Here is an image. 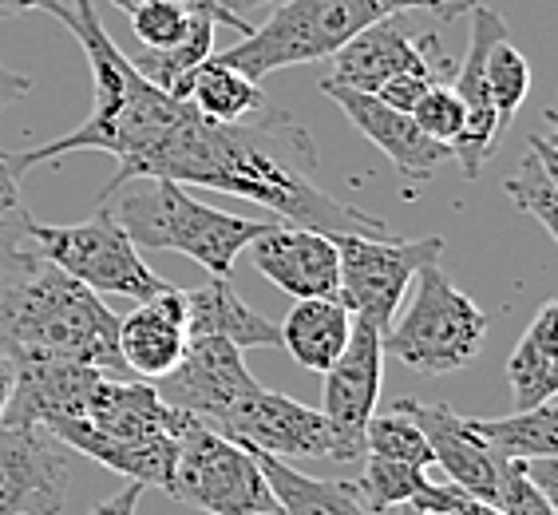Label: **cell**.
<instances>
[{"instance_id": "22", "label": "cell", "mask_w": 558, "mask_h": 515, "mask_svg": "<svg viewBox=\"0 0 558 515\" xmlns=\"http://www.w3.org/2000/svg\"><path fill=\"white\" fill-rule=\"evenodd\" d=\"M186 298V333H210L238 345L242 354L258 345H278V325L266 322L258 310H250L230 278H210L206 286L183 290Z\"/></svg>"}, {"instance_id": "23", "label": "cell", "mask_w": 558, "mask_h": 515, "mask_svg": "<svg viewBox=\"0 0 558 515\" xmlns=\"http://www.w3.org/2000/svg\"><path fill=\"white\" fill-rule=\"evenodd\" d=\"M353 333V313L344 310L337 298H305L298 301L278 330L281 342L290 349V357L310 373H329L333 361L344 354Z\"/></svg>"}, {"instance_id": "5", "label": "cell", "mask_w": 558, "mask_h": 515, "mask_svg": "<svg viewBox=\"0 0 558 515\" xmlns=\"http://www.w3.org/2000/svg\"><path fill=\"white\" fill-rule=\"evenodd\" d=\"M108 203H116L111 215L140 250H179L210 278H230L238 254L274 226L215 211L171 179H131Z\"/></svg>"}, {"instance_id": "46", "label": "cell", "mask_w": 558, "mask_h": 515, "mask_svg": "<svg viewBox=\"0 0 558 515\" xmlns=\"http://www.w3.org/2000/svg\"><path fill=\"white\" fill-rule=\"evenodd\" d=\"M400 515H420V512H416V507H409V504H404V507H400Z\"/></svg>"}, {"instance_id": "7", "label": "cell", "mask_w": 558, "mask_h": 515, "mask_svg": "<svg viewBox=\"0 0 558 515\" xmlns=\"http://www.w3.org/2000/svg\"><path fill=\"white\" fill-rule=\"evenodd\" d=\"M33 238L40 254L60 266L68 278L84 282L87 290L116 294L128 301H150L174 290L171 282L147 266L143 250L128 238V230L111 215V206H99L84 223H33Z\"/></svg>"}, {"instance_id": "34", "label": "cell", "mask_w": 558, "mask_h": 515, "mask_svg": "<svg viewBox=\"0 0 558 515\" xmlns=\"http://www.w3.org/2000/svg\"><path fill=\"white\" fill-rule=\"evenodd\" d=\"M128 16H131L135 40H140L143 48H150V52H162V48H174V44L183 40L194 28V21L206 16V12L191 9L183 0H143L140 9H131ZM210 21H215V16H210Z\"/></svg>"}, {"instance_id": "13", "label": "cell", "mask_w": 558, "mask_h": 515, "mask_svg": "<svg viewBox=\"0 0 558 515\" xmlns=\"http://www.w3.org/2000/svg\"><path fill=\"white\" fill-rule=\"evenodd\" d=\"M254 385L258 381L246 369L238 345H230L226 337H210V333H191L183 361L174 366L171 376H162L155 388H159V397L167 405L183 408L191 417L206 420L210 429H218L226 412L246 397Z\"/></svg>"}, {"instance_id": "21", "label": "cell", "mask_w": 558, "mask_h": 515, "mask_svg": "<svg viewBox=\"0 0 558 515\" xmlns=\"http://www.w3.org/2000/svg\"><path fill=\"white\" fill-rule=\"evenodd\" d=\"M186 298L183 290L159 294V298L140 301V310L128 313L119 322V357L123 369L150 385H159L162 376H171L174 366L186 354Z\"/></svg>"}, {"instance_id": "25", "label": "cell", "mask_w": 558, "mask_h": 515, "mask_svg": "<svg viewBox=\"0 0 558 515\" xmlns=\"http://www.w3.org/2000/svg\"><path fill=\"white\" fill-rule=\"evenodd\" d=\"M507 381L515 408H535L555 400L558 393V301H547L531 318L526 333L519 337L515 354L507 361Z\"/></svg>"}, {"instance_id": "17", "label": "cell", "mask_w": 558, "mask_h": 515, "mask_svg": "<svg viewBox=\"0 0 558 515\" xmlns=\"http://www.w3.org/2000/svg\"><path fill=\"white\" fill-rule=\"evenodd\" d=\"M12 397L4 408V429H44L52 420L84 417L87 397L104 369L64 361V357H16L12 361Z\"/></svg>"}, {"instance_id": "42", "label": "cell", "mask_w": 558, "mask_h": 515, "mask_svg": "<svg viewBox=\"0 0 558 515\" xmlns=\"http://www.w3.org/2000/svg\"><path fill=\"white\" fill-rule=\"evenodd\" d=\"M21 12H48L56 21H64L68 4L60 0H0V16H21Z\"/></svg>"}, {"instance_id": "14", "label": "cell", "mask_w": 558, "mask_h": 515, "mask_svg": "<svg viewBox=\"0 0 558 515\" xmlns=\"http://www.w3.org/2000/svg\"><path fill=\"white\" fill-rule=\"evenodd\" d=\"M468 12H472V40H468L463 64H456V75H451V92L463 104V131L451 143V159L460 163L463 179H480L484 163L499 151L507 135V128L495 116L492 92H487V52L495 40L507 36V24L487 4H472Z\"/></svg>"}, {"instance_id": "11", "label": "cell", "mask_w": 558, "mask_h": 515, "mask_svg": "<svg viewBox=\"0 0 558 515\" xmlns=\"http://www.w3.org/2000/svg\"><path fill=\"white\" fill-rule=\"evenodd\" d=\"M215 432L230 436V441L246 444L278 456V460H337L341 456V441H337L333 424L325 420L322 408H310L301 400L286 397V393H269V388L254 385L246 397L238 400L226 420Z\"/></svg>"}, {"instance_id": "40", "label": "cell", "mask_w": 558, "mask_h": 515, "mask_svg": "<svg viewBox=\"0 0 558 515\" xmlns=\"http://www.w3.org/2000/svg\"><path fill=\"white\" fill-rule=\"evenodd\" d=\"M140 500H143V483H128V488H119L116 495L99 500V504L92 507V515H135L140 512Z\"/></svg>"}, {"instance_id": "15", "label": "cell", "mask_w": 558, "mask_h": 515, "mask_svg": "<svg viewBox=\"0 0 558 515\" xmlns=\"http://www.w3.org/2000/svg\"><path fill=\"white\" fill-rule=\"evenodd\" d=\"M72 483V456L44 429L0 424V515H60Z\"/></svg>"}, {"instance_id": "37", "label": "cell", "mask_w": 558, "mask_h": 515, "mask_svg": "<svg viewBox=\"0 0 558 515\" xmlns=\"http://www.w3.org/2000/svg\"><path fill=\"white\" fill-rule=\"evenodd\" d=\"M432 84H436V80H428L424 72H400V75H392V80H385V84L376 87L373 96L380 99V104H388L392 111L412 116V108H416L420 96H424Z\"/></svg>"}, {"instance_id": "9", "label": "cell", "mask_w": 558, "mask_h": 515, "mask_svg": "<svg viewBox=\"0 0 558 515\" xmlns=\"http://www.w3.org/2000/svg\"><path fill=\"white\" fill-rule=\"evenodd\" d=\"M167 495L210 515L278 512L254 456L198 417H191L183 441H179Z\"/></svg>"}, {"instance_id": "31", "label": "cell", "mask_w": 558, "mask_h": 515, "mask_svg": "<svg viewBox=\"0 0 558 515\" xmlns=\"http://www.w3.org/2000/svg\"><path fill=\"white\" fill-rule=\"evenodd\" d=\"M365 452L368 456H385V460L412 464V468H424V472L432 468L428 441H424L420 424L400 400H392L385 412L376 408L373 417L365 420Z\"/></svg>"}, {"instance_id": "1", "label": "cell", "mask_w": 558, "mask_h": 515, "mask_svg": "<svg viewBox=\"0 0 558 515\" xmlns=\"http://www.w3.org/2000/svg\"><path fill=\"white\" fill-rule=\"evenodd\" d=\"M131 179H171L179 187H206L250 199L290 226H310L329 238H397L392 223L317 187L313 135L269 104L238 123H215L198 116L194 104L174 99L155 143L143 151L123 183Z\"/></svg>"}, {"instance_id": "41", "label": "cell", "mask_w": 558, "mask_h": 515, "mask_svg": "<svg viewBox=\"0 0 558 515\" xmlns=\"http://www.w3.org/2000/svg\"><path fill=\"white\" fill-rule=\"evenodd\" d=\"M28 92H33V80H28L24 72H12V68L0 60V111L9 108V104H16V99H24Z\"/></svg>"}, {"instance_id": "43", "label": "cell", "mask_w": 558, "mask_h": 515, "mask_svg": "<svg viewBox=\"0 0 558 515\" xmlns=\"http://www.w3.org/2000/svg\"><path fill=\"white\" fill-rule=\"evenodd\" d=\"M12 381H16V373H12V361L4 354H0V420H4V408H9Z\"/></svg>"}, {"instance_id": "19", "label": "cell", "mask_w": 558, "mask_h": 515, "mask_svg": "<svg viewBox=\"0 0 558 515\" xmlns=\"http://www.w3.org/2000/svg\"><path fill=\"white\" fill-rule=\"evenodd\" d=\"M246 254L290 298H337L341 258H337V242L329 235H322V230L274 223L266 235L250 242Z\"/></svg>"}, {"instance_id": "29", "label": "cell", "mask_w": 558, "mask_h": 515, "mask_svg": "<svg viewBox=\"0 0 558 515\" xmlns=\"http://www.w3.org/2000/svg\"><path fill=\"white\" fill-rule=\"evenodd\" d=\"M33 223L36 218L28 215L21 183L9 167V151H0V290H9L44 258L33 238Z\"/></svg>"}, {"instance_id": "2", "label": "cell", "mask_w": 558, "mask_h": 515, "mask_svg": "<svg viewBox=\"0 0 558 515\" xmlns=\"http://www.w3.org/2000/svg\"><path fill=\"white\" fill-rule=\"evenodd\" d=\"M191 412L167 405L150 381H128V373H104L87 397L84 417L44 424L48 436L143 488L171 483L174 456Z\"/></svg>"}, {"instance_id": "35", "label": "cell", "mask_w": 558, "mask_h": 515, "mask_svg": "<svg viewBox=\"0 0 558 515\" xmlns=\"http://www.w3.org/2000/svg\"><path fill=\"white\" fill-rule=\"evenodd\" d=\"M412 119H416V128L428 135V140L444 143L451 151V143L460 140L463 131V104L460 96L451 92V84H432L420 104L412 108Z\"/></svg>"}, {"instance_id": "8", "label": "cell", "mask_w": 558, "mask_h": 515, "mask_svg": "<svg viewBox=\"0 0 558 515\" xmlns=\"http://www.w3.org/2000/svg\"><path fill=\"white\" fill-rule=\"evenodd\" d=\"M60 24L80 40L87 64H92V111H87L80 128H72L60 140L44 143L36 151H24V155H12L9 151V167L16 179L24 171H33V167H40V163H56L64 159V155H75V151H104L108 155L111 140H116V123L123 116V104H128L131 80H135L131 56L108 36L92 0H75Z\"/></svg>"}, {"instance_id": "30", "label": "cell", "mask_w": 558, "mask_h": 515, "mask_svg": "<svg viewBox=\"0 0 558 515\" xmlns=\"http://www.w3.org/2000/svg\"><path fill=\"white\" fill-rule=\"evenodd\" d=\"M215 33H218V21H210V16H198L191 33L174 44V48H162V52H150V48H143L131 64H135V72H140L147 84H155L159 92H167V96L179 99V96H183L186 75L203 64L206 56H215Z\"/></svg>"}, {"instance_id": "38", "label": "cell", "mask_w": 558, "mask_h": 515, "mask_svg": "<svg viewBox=\"0 0 558 515\" xmlns=\"http://www.w3.org/2000/svg\"><path fill=\"white\" fill-rule=\"evenodd\" d=\"M468 500H472V495L463 492L460 483H451V480H444V476L428 472V483L420 488V495L409 507H416L420 515H448V512H456V507L468 504Z\"/></svg>"}, {"instance_id": "27", "label": "cell", "mask_w": 558, "mask_h": 515, "mask_svg": "<svg viewBox=\"0 0 558 515\" xmlns=\"http://www.w3.org/2000/svg\"><path fill=\"white\" fill-rule=\"evenodd\" d=\"M468 429L484 444H492L504 460H538L558 452V405L543 400L535 408H519L511 417L475 420L468 417Z\"/></svg>"}, {"instance_id": "36", "label": "cell", "mask_w": 558, "mask_h": 515, "mask_svg": "<svg viewBox=\"0 0 558 515\" xmlns=\"http://www.w3.org/2000/svg\"><path fill=\"white\" fill-rule=\"evenodd\" d=\"M492 504L504 515H555V500H547L531 483L523 460H507L504 476H499V492H495Z\"/></svg>"}, {"instance_id": "45", "label": "cell", "mask_w": 558, "mask_h": 515, "mask_svg": "<svg viewBox=\"0 0 558 515\" xmlns=\"http://www.w3.org/2000/svg\"><path fill=\"white\" fill-rule=\"evenodd\" d=\"M448 515H504L495 504H484V500H468L463 507H456V512H448Z\"/></svg>"}, {"instance_id": "6", "label": "cell", "mask_w": 558, "mask_h": 515, "mask_svg": "<svg viewBox=\"0 0 558 515\" xmlns=\"http://www.w3.org/2000/svg\"><path fill=\"white\" fill-rule=\"evenodd\" d=\"M416 298L409 313L380 333L385 354H392L412 373L444 376L472 366L484 354L487 313L440 270V262L416 270Z\"/></svg>"}, {"instance_id": "33", "label": "cell", "mask_w": 558, "mask_h": 515, "mask_svg": "<svg viewBox=\"0 0 558 515\" xmlns=\"http://www.w3.org/2000/svg\"><path fill=\"white\" fill-rule=\"evenodd\" d=\"M487 92H492L499 123L511 128V123H515V111L523 108L526 92H531V60H526L507 36L495 40L492 52H487Z\"/></svg>"}, {"instance_id": "18", "label": "cell", "mask_w": 558, "mask_h": 515, "mask_svg": "<svg viewBox=\"0 0 558 515\" xmlns=\"http://www.w3.org/2000/svg\"><path fill=\"white\" fill-rule=\"evenodd\" d=\"M400 405L409 408L412 420L420 424L424 441L432 448V468H440L444 480L460 483L472 500L492 504L499 492V476H504L507 460L492 444H484L468 429V417H460L444 400H412L404 397Z\"/></svg>"}, {"instance_id": "44", "label": "cell", "mask_w": 558, "mask_h": 515, "mask_svg": "<svg viewBox=\"0 0 558 515\" xmlns=\"http://www.w3.org/2000/svg\"><path fill=\"white\" fill-rule=\"evenodd\" d=\"M222 9H230L234 16H242V21H250L246 12H254V9H269V4H281V0H218Z\"/></svg>"}, {"instance_id": "47", "label": "cell", "mask_w": 558, "mask_h": 515, "mask_svg": "<svg viewBox=\"0 0 558 515\" xmlns=\"http://www.w3.org/2000/svg\"><path fill=\"white\" fill-rule=\"evenodd\" d=\"M250 515H278V512H250Z\"/></svg>"}, {"instance_id": "28", "label": "cell", "mask_w": 558, "mask_h": 515, "mask_svg": "<svg viewBox=\"0 0 558 515\" xmlns=\"http://www.w3.org/2000/svg\"><path fill=\"white\" fill-rule=\"evenodd\" d=\"M504 194L535 218L550 238H558V143L555 135H526V155L519 171L504 183Z\"/></svg>"}, {"instance_id": "16", "label": "cell", "mask_w": 558, "mask_h": 515, "mask_svg": "<svg viewBox=\"0 0 558 515\" xmlns=\"http://www.w3.org/2000/svg\"><path fill=\"white\" fill-rule=\"evenodd\" d=\"M325 376V420L333 424L337 441H341L344 464L365 456V420L380 405V376H385V345L380 330L361 318H353V333L344 354L333 361Z\"/></svg>"}, {"instance_id": "20", "label": "cell", "mask_w": 558, "mask_h": 515, "mask_svg": "<svg viewBox=\"0 0 558 515\" xmlns=\"http://www.w3.org/2000/svg\"><path fill=\"white\" fill-rule=\"evenodd\" d=\"M322 92L333 99L344 116L353 119L356 131L373 140L376 147L385 151L392 167H397L409 183H428L432 175L440 171V163L451 159V151L444 143L428 140L424 131L416 128V119L404 116V111H392L388 104H380L368 92H353V87L333 84V80H322Z\"/></svg>"}, {"instance_id": "32", "label": "cell", "mask_w": 558, "mask_h": 515, "mask_svg": "<svg viewBox=\"0 0 558 515\" xmlns=\"http://www.w3.org/2000/svg\"><path fill=\"white\" fill-rule=\"evenodd\" d=\"M428 472H424V468H412V464L385 460V456H368L365 472L349 483H353V495L361 500V507H365L368 515H380V512H388V507L412 504L420 495V488L428 483Z\"/></svg>"}, {"instance_id": "39", "label": "cell", "mask_w": 558, "mask_h": 515, "mask_svg": "<svg viewBox=\"0 0 558 515\" xmlns=\"http://www.w3.org/2000/svg\"><path fill=\"white\" fill-rule=\"evenodd\" d=\"M111 4H116L119 12H131V9H140L143 0H111ZM183 4H191V9H198V12H206V16H215L218 24H230V28H234V33H242V36L254 33V24L242 21V16H234L230 9H222L218 0H183Z\"/></svg>"}, {"instance_id": "3", "label": "cell", "mask_w": 558, "mask_h": 515, "mask_svg": "<svg viewBox=\"0 0 558 515\" xmlns=\"http://www.w3.org/2000/svg\"><path fill=\"white\" fill-rule=\"evenodd\" d=\"M0 354L64 357L104 373H128L119 357V322L84 282L40 258L24 278L0 290Z\"/></svg>"}, {"instance_id": "12", "label": "cell", "mask_w": 558, "mask_h": 515, "mask_svg": "<svg viewBox=\"0 0 558 515\" xmlns=\"http://www.w3.org/2000/svg\"><path fill=\"white\" fill-rule=\"evenodd\" d=\"M329 60H333V75H325V80L353 87V92H368V96L400 72H424L436 84H451V75H456V64L444 56L440 33L412 36L400 24V16L368 24L365 33L337 48Z\"/></svg>"}, {"instance_id": "10", "label": "cell", "mask_w": 558, "mask_h": 515, "mask_svg": "<svg viewBox=\"0 0 558 515\" xmlns=\"http://www.w3.org/2000/svg\"><path fill=\"white\" fill-rule=\"evenodd\" d=\"M337 258H341V286L337 301L344 310L376 325L385 333L397 322V310L420 266L440 262L444 238H365L337 235Z\"/></svg>"}, {"instance_id": "26", "label": "cell", "mask_w": 558, "mask_h": 515, "mask_svg": "<svg viewBox=\"0 0 558 515\" xmlns=\"http://www.w3.org/2000/svg\"><path fill=\"white\" fill-rule=\"evenodd\" d=\"M179 99L194 104L198 116L215 119V123H238V119H250L254 111H262L269 104L258 80H250L238 68L222 64L218 56H206L203 64L186 75Z\"/></svg>"}, {"instance_id": "24", "label": "cell", "mask_w": 558, "mask_h": 515, "mask_svg": "<svg viewBox=\"0 0 558 515\" xmlns=\"http://www.w3.org/2000/svg\"><path fill=\"white\" fill-rule=\"evenodd\" d=\"M246 452L266 476V488L274 495V504H278V515H368L353 495L349 480H317V476L298 472V468H290V460H278L269 452Z\"/></svg>"}, {"instance_id": "4", "label": "cell", "mask_w": 558, "mask_h": 515, "mask_svg": "<svg viewBox=\"0 0 558 515\" xmlns=\"http://www.w3.org/2000/svg\"><path fill=\"white\" fill-rule=\"evenodd\" d=\"M412 9L440 12L444 21L463 12L456 0H281L274 4L266 24H254V33L242 36L234 48H226L218 60L262 84L281 68L329 60L337 48L365 33L368 24L404 16Z\"/></svg>"}]
</instances>
